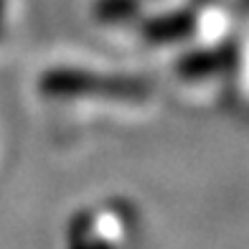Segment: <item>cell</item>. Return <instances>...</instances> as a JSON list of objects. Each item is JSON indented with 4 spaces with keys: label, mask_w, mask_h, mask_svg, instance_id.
I'll return each mask as SVG.
<instances>
[{
    "label": "cell",
    "mask_w": 249,
    "mask_h": 249,
    "mask_svg": "<svg viewBox=\"0 0 249 249\" xmlns=\"http://www.w3.org/2000/svg\"><path fill=\"white\" fill-rule=\"evenodd\" d=\"M38 92L49 99H115L142 102L153 94V84L138 74L97 71L82 66H49L38 74Z\"/></svg>",
    "instance_id": "6da1fadb"
},
{
    "label": "cell",
    "mask_w": 249,
    "mask_h": 249,
    "mask_svg": "<svg viewBox=\"0 0 249 249\" xmlns=\"http://www.w3.org/2000/svg\"><path fill=\"white\" fill-rule=\"evenodd\" d=\"M229 59L231 56L226 51H219V49H198V51H191L186 56L178 59V74L183 79H206V76H213L216 71L226 69L229 66Z\"/></svg>",
    "instance_id": "7a4b0ae2"
},
{
    "label": "cell",
    "mask_w": 249,
    "mask_h": 249,
    "mask_svg": "<svg viewBox=\"0 0 249 249\" xmlns=\"http://www.w3.org/2000/svg\"><path fill=\"white\" fill-rule=\"evenodd\" d=\"M196 28V20L191 13H176V16H160L145 26V38L150 41H178L191 36Z\"/></svg>",
    "instance_id": "3957f363"
}]
</instances>
